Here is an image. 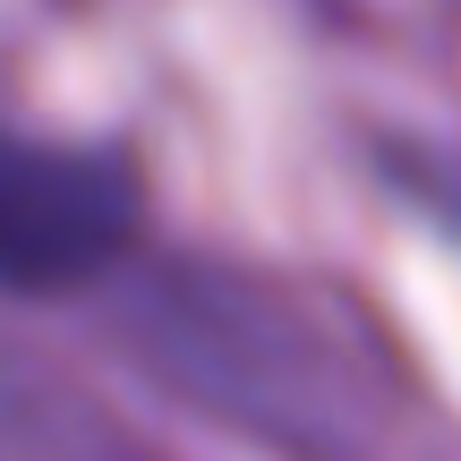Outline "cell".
<instances>
[{"label":"cell","instance_id":"obj_2","mask_svg":"<svg viewBox=\"0 0 461 461\" xmlns=\"http://www.w3.org/2000/svg\"><path fill=\"white\" fill-rule=\"evenodd\" d=\"M146 222V188L120 146H51L0 129V291L60 299L120 274Z\"/></svg>","mask_w":461,"mask_h":461},{"label":"cell","instance_id":"obj_1","mask_svg":"<svg viewBox=\"0 0 461 461\" xmlns=\"http://www.w3.org/2000/svg\"><path fill=\"white\" fill-rule=\"evenodd\" d=\"M120 342L163 393L282 461H376L393 384L376 350L291 282L240 265H146L120 299Z\"/></svg>","mask_w":461,"mask_h":461}]
</instances>
